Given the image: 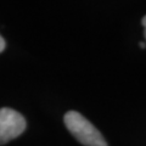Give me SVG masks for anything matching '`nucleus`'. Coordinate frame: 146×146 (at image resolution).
I'll return each mask as SVG.
<instances>
[{
  "label": "nucleus",
  "mask_w": 146,
  "mask_h": 146,
  "mask_svg": "<svg viewBox=\"0 0 146 146\" xmlns=\"http://www.w3.org/2000/svg\"><path fill=\"white\" fill-rule=\"evenodd\" d=\"M65 125L74 138L85 146H107L102 134L86 118L77 111H68L65 117Z\"/></svg>",
  "instance_id": "obj_1"
},
{
  "label": "nucleus",
  "mask_w": 146,
  "mask_h": 146,
  "mask_svg": "<svg viewBox=\"0 0 146 146\" xmlns=\"http://www.w3.org/2000/svg\"><path fill=\"white\" fill-rule=\"evenodd\" d=\"M27 128L26 118L9 107L0 108V145L20 136Z\"/></svg>",
  "instance_id": "obj_2"
},
{
  "label": "nucleus",
  "mask_w": 146,
  "mask_h": 146,
  "mask_svg": "<svg viewBox=\"0 0 146 146\" xmlns=\"http://www.w3.org/2000/svg\"><path fill=\"white\" fill-rule=\"evenodd\" d=\"M5 40H4V38H3V36L1 35H0V52H1L3 51V50L4 49H5Z\"/></svg>",
  "instance_id": "obj_3"
},
{
  "label": "nucleus",
  "mask_w": 146,
  "mask_h": 146,
  "mask_svg": "<svg viewBox=\"0 0 146 146\" xmlns=\"http://www.w3.org/2000/svg\"><path fill=\"white\" fill-rule=\"evenodd\" d=\"M143 26H144V29H145V38H146V16L143 18Z\"/></svg>",
  "instance_id": "obj_4"
},
{
  "label": "nucleus",
  "mask_w": 146,
  "mask_h": 146,
  "mask_svg": "<svg viewBox=\"0 0 146 146\" xmlns=\"http://www.w3.org/2000/svg\"><path fill=\"white\" fill-rule=\"evenodd\" d=\"M140 48L144 49V48H145V44H144V43H140Z\"/></svg>",
  "instance_id": "obj_5"
}]
</instances>
